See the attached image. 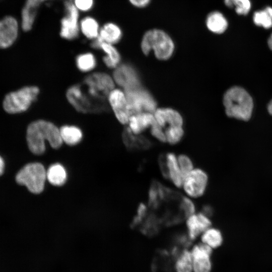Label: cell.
Wrapping results in <instances>:
<instances>
[{
    "instance_id": "d6986e66",
    "label": "cell",
    "mask_w": 272,
    "mask_h": 272,
    "mask_svg": "<svg viewBox=\"0 0 272 272\" xmlns=\"http://www.w3.org/2000/svg\"><path fill=\"white\" fill-rule=\"evenodd\" d=\"M123 37L121 28L113 22H107L101 26L99 37L104 42L115 45Z\"/></svg>"
},
{
    "instance_id": "4dcf8cb0",
    "label": "cell",
    "mask_w": 272,
    "mask_h": 272,
    "mask_svg": "<svg viewBox=\"0 0 272 272\" xmlns=\"http://www.w3.org/2000/svg\"><path fill=\"white\" fill-rule=\"evenodd\" d=\"M224 3L230 8H235L236 12L239 15L247 14L251 8L249 0H224Z\"/></svg>"
},
{
    "instance_id": "cb8c5ba5",
    "label": "cell",
    "mask_w": 272,
    "mask_h": 272,
    "mask_svg": "<svg viewBox=\"0 0 272 272\" xmlns=\"http://www.w3.org/2000/svg\"><path fill=\"white\" fill-rule=\"evenodd\" d=\"M66 171L64 167L59 163L51 165L46 171V179L53 185H62L66 182Z\"/></svg>"
},
{
    "instance_id": "5bb4252c",
    "label": "cell",
    "mask_w": 272,
    "mask_h": 272,
    "mask_svg": "<svg viewBox=\"0 0 272 272\" xmlns=\"http://www.w3.org/2000/svg\"><path fill=\"white\" fill-rule=\"evenodd\" d=\"M185 225L187 235L192 241L211 227L212 221L210 217L201 212H196L186 218Z\"/></svg>"
},
{
    "instance_id": "ba28073f",
    "label": "cell",
    "mask_w": 272,
    "mask_h": 272,
    "mask_svg": "<svg viewBox=\"0 0 272 272\" xmlns=\"http://www.w3.org/2000/svg\"><path fill=\"white\" fill-rule=\"evenodd\" d=\"M209 183V176L202 169L195 167L184 177L181 188L185 196L196 199L206 193Z\"/></svg>"
},
{
    "instance_id": "9c48e42d",
    "label": "cell",
    "mask_w": 272,
    "mask_h": 272,
    "mask_svg": "<svg viewBox=\"0 0 272 272\" xmlns=\"http://www.w3.org/2000/svg\"><path fill=\"white\" fill-rule=\"evenodd\" d=\"M124 90L131 115L143 111L151 113L156 110V103L155 99L147 90L141 86Z\"/></svg>"
},
{
    "instance_id": "b9f144b4",
    "label": "cell",
    "mask_w": 272,
    "mask_h": 272,
    "mask_svg": "<svg viewBox=\"0 0 272 272\" xmlns=\"http://www.w3.org/2000/svg\"><path fill=\"white\" fill-rule=\"evenodd\" d=\"M267 111L272 115V99L269 102L267 105Z\"/></svg>"
},
{
    "instance_id": "d590c367",
    "label": "cell",
    "mask_w": 272,
    "mask_h": 272,
    "mask_svg": "<svg viewBox=\"0 0 272 272\" xmlns=\"http://www.w3.org/2000/svg\"><path fill=\"white\" fill-rule=\"evenodd\" d=\"M147 213V206L144 203H141L138 206L137 215L133 218L131 224V227H135L142 223L144 218L146 217Z\"/></svg>"
},
{
    "instance_id": "8fae6325",
    "label": "cell",
    "mask_w": 272,
    "mask_h": 272,
    "mask_svg": "<svg viewBox=\"0 0 272 272\" xmlns=\"http://www.w3.org/2000/svg\"><path fill=\"white\" fill-rule=\"evenodd\" d=\"M107 101L118 121L123 124H127L131 113L124 91L114 88L109 93Z\"/></svg>"
},
{
    "instance_id": "7c38bea8",
    "label": "cell",
    "mask_w": 272,
    "mask_h": 272,
    "mask_svg": "<svg viewBox=\"0 0 272 272\" xmlns=\"http://www.w3.org/2000/svg\"><path fill=\"white\" fill-rule=\"evenodd\" d=\"M213 249L201 242L194 245L190 250L193 272H211Z\"/></svg>"
},
{
    "instance_id": "44dd1931",
    "label": "cell",
    "mask_w": 272,
    "mask_h": 272,
    "mask_svg": "<svg viewBox=\"0 0 272 272\" xmlns=\"http://www.w3.org/2000/svg\"><path fill=\"white\" fill-rule=\"evenodd\" d=\"M207 29L212 33L221 34L227 29L228 23L224 15L219 11H213L207 16L206 19Z\"/></svg>"
},
{
    "instance_id": "83f0119b",
    "label": "cell",
    "mask_w": 272,
    "mask_h": 272,
    "mask_svg": "<svg viewBox=\"0 0 272 272\" xmlns=\"http://www.w3.org/2000/svg\"><path fill=\"white\" fill-rule=\"evenodd\" d=\"M37 10V8L25 4L21 13V26L24 31H29L32 28Z\"/></svg>"
},
{
    "instance_id": "ab89813d",
    "label": "cell",
    "mask_w": 272,
    "mask_h": 272,
    "mask_svg": "<svg viewBox=\"0 0 272 272\" xmlns=\"http://www.w3.org/2000/svg\"><path fill=\"white\" fill-rule=\"evenodd\" d=\"M201 212L208 217H211L213 214L214 210L211 206L207 204L202 206Z\"/></svg>"
},
{
    "instance_id": "8992f818",
    "label": "cell",
    "mask_w": 272,
    "mask_h": 272,
    "mask_svg": "<svg viewBox=\"0 0 272 272\" xmlns=\"http://www.w3.org/2000/svg\"><path fill=\"white\" fill-rule=\"evenodd\" d=\"M15 179L18 184L25 186L30 192L39 194L44 188L46 170L40 163H30L18 171Z\"/></svg>"
},
{
    "instance_id": "7a4b0ae2",
    "label": "cell",
    "mask_w": 272,
    "mask_h": 272,
    "mask_svg": "<svg viewBox=\"0 0 272 272\" xmlns=\"http://www.w3.org/2000/svg\"><path fill=\"white\" fill-rule=\"evenodd\" d=\"M26 141L29 150L34 155H40L46 150V141L54 149L62 143L59 128L51 121L38 119L31 122L26 130Z\"/></svg>"
},
{
    "instance_id": "74e56055",
    "label": "cell",
    "mask_w": 272,
    "mask_h": 272,
    "mask_svg": "<svg viewBox=\"0 0 272 272\" xmlns=\"http://www.w3.org/2000/svg\"><path fill=\"white\" fill-rule=\"evenodd\" d=\"M133 7L138 8H143L147 7L151 0H128Z\"/></svg>"
},
{
    "instance_id": "8d00e7d4",
    "label": "cell",
    "mask_w": 272,
    "mask_h": 272,
    "mask_svg": "<svg viewBox=\"0 0 272 272\" xmlns=\"http://www.w3.org/2000/svg\"><path fill=\"white\" fill-rule=\"evenodd\" d=\"M151 127V132L153 136L161 142H166L165 133L163 131L162 127L159 125L156 121Z\"/></svg>"
},
{
    "instance_id": "7402d4cb",
    "label": "cell",
    "mask_w": 272,
    "mask_h": 272,
    "mask_svg": "<svg viewBox=\"0 0 272 272\" xmlns=\"http://www.w3.org/2000/svg\"><path fill=\"white\" fill-rule=\"evenodd\" d=\"M59 130L63 143L67 145H76L83 139V131L79 127L76 125H64L59 128Z\"/></svg>"
},
{
    "instance_id": "e0dca14e",
    "label": "cell",
    "mask_w": 272,
    "mask_h": 272,
    "mask_svg": "<svg viewBox=\"0 0 272 272\" xmlns=\"http://www.w3.org/2000/svg\"><path fill=\"white\" fill-rule=\"evenodd\" d=\"M156 122L154 116L150 112H142L130 115L128 122L129 130L135 134H139Z\"/></svg>"
},
{
    "instance_id": "484cf974",
    "label": "cell",
    "mask_w": 272,
    "mask_h": 272,
    "mask_svg": "<svg viewBox=\"0 0 272 272\" xmlns=\"http://www.w3.org/2000/svg\"><path fill=\"white\" fill-rule=\"evenodd\" d=\"M202 243L212 249L219 247L222 244L223 239L221 231L212 226L206 229L200 236Z\"/></svg>"
},
{
    "instance_id": "1f68e13d",
    "label": "cell",
    "mask_w": 272,
    "mask_h": 272,
    "mask_svg": "<svg viewBox=\"0 0 272 272\" xmlns=\"http://www.w3.org/2000/svg\"><path fill=\"white\" fill-rule=\"evenodd\" d=\"M177 160L184 177L195 168L193 161L187 155L180 154L178 155Z\"/></svg>"
},
{
    "instance_id": "603a6c76",
    "label": "cell",
    "mask_w": 272,
    "mask_h": 272,
    "mask_svg": "<svg viewBox=\"0 0 272 272\" xmlns=\"http://www.w3.org/2000/svg\"><path fill=\"white\" fill-rule=\"evenodd\" d=\"M122 138L128 149H146L151 145L150 142L146 138L133 133L128 127L124 130Z\"/></svg>"
},
{
    "instance_id": "836d02e7",
    "label": "cell",
    "mask_w": 272,
    "mask_h": 272,
    "mask_svg": "<svg viewBox=\"0 0 272 272\" xmlns=\"http://www.w3.org/2000/svg\"><path fill=\"white\" fill-rule=\"evenodd\" d=\"M72 1L80 13H89L95 6V0H72Z\"/></svg>"
},
{
    "instance_id": "d6a6232c",
    "label": "cell",
    "mask_w": 272,
    "mask_h": 272,
    "mask_svg": "<svg viewBox=\"0 0 272 272\" xmlns=\"http://www.w3.org/2000/svg\"><path fill=\"white\" fill-rule=\"evenodd\" d=\"M180 208L185 218L196 213V206L192 199L186 196L181 198Z\"/></svg>"
},
{
    "instance_id": "f35d334b",
    "label": "cell",
    "mask_w": 272,
    "mask_h": 272,
    "mask_svg": "<svg viewBox=\"0 0 272 272\" xmlns=\"http://www.w3.org/2000/svg\"><path fill=\"white\" fill-rule=\"evenodd\" d=\"M52 0H26V4L38 8L39 6L43 3Z\"/></svg>"
},
{
    "instance_id": "277c9868",
    "label": "cell",
    "mask_w": 272,
    "mask_h": 272,
    "mask_svg": "<svg viewBox=\"0 0 272 272\" xmlns=\"http://www.w3.org/2000/svg\"><path fill=\"white\" fill-rule=\"evenodd\" d=\"M141 47L144 54L147 55L153 50L155 56L162 60L170 58L175 50V44L171 37L159 29H152L146 32L143 36Z\"/></svg>"
},
{
    "instance_id": "4fadbf2b",
    "label": "cell",
    "mask_w": 272,
    "mask_h": 272,
    "mask_svg": "<svg viewBox=\"0 0 272 272\" xmlns=\"http://www.w3.org/2000/svg\"><path fill=\"white\" fill-rule=\"evenodd\" d=\"M112 78L115 84L124 90L140 86V79L135 69L127 63L120 64L114 69Z\"/></svg>"
},
{
    "instance_id": "ee69618b",
    "label": "cell",
    "mask_w": 272,
    "mask_h": 272,
    "mask_svg": "<svg viewBox=\"0 0 272 272\" xmlns=\"http://www.w3.org/2000/svg\"><path fill=\"white\" fill-rule=\"evenodd\" d=\"M70 1H72V0H70Z\"/></svg>"
},
{
    "instance_id": "6da1fadb",
    "label": "cell",
    "mask_w": 272,
    "mask_h": 272,
    "mask_svg": "<svg viewBox=\"0 0 272 272\" xmlns=\"http://www.w3.org/2000/svg\"><path fill=\"white\" fill-rule=\"evenodd\" d=\"M112 77L104 72H95L82 82L69 87L66 97L70 104L82 113H100L109 109L107 98L114 88Z\"/></svg>"
},
{
    "instance_id": "ac0fdd59",
    "label": "cell",
    "mask_w": 272,
    "mask_h": 272,
    "mask_svg": "<svg viewBox=\"0 0 272 272\" xmlns=\"http://www.w3.org/2000/svg\"><path fill=\"white\" fill-rule=\"evenodd\" d=\"M154 117L156 122L163 127L169 126H182L183 118L180 113L171 108H159L154 111Z\"/></svg>"
},
{
    "instance_id": "3957f363",
    "label": "cell",
    "mask_w": 272,
    "mask_h": 272,
    "mask_svg": "<svg viewBox=\"0 0 272 272\" xmlns=\"http://www.w3.org/2000/svg\"><path fill=\"white\" fill-rule=\"evenodd\" d=\"M223 104L228 116L243 121L250 119L253 101L244 88L233 86L229 89L224 95Z\"/></svg>"
},
{
    "instance_id": "e575fe53",
    "label": "cell",
    "mask_w": 272,
    "mask_h": 272,
    "mask_svg": "<svg viewBox=\"0 0 272 272\" xmlns=\"http://www.w3.org/2000/svg\"><path fill=\"white\" fill-rule=\"evenodd\" d=\"M160 199L158 191L157 184H154L151 186L148 192V200L150 206L153 208L158 207Z\"/></svg>"
},
{
    "instance_id": "4316f807",
    "label": "cell",
    "mask_w": 272,
    "mask_h": 272,
    "mask_svg": "<svg viewBox=\"0 0 272 272\" xmlns=\"http://www.w3.org/2000/svg\"><path fill=\"white\" fill-rule=\"evenodd\" d=\"M77 69L81 72L89 73L93 71L97 64L95 55L91 52H85L78 54L75 59Z\"/></svg>"
},
{
    "instance_id": "5b68a950",
    "label": "cell",
    "mask_w": 272,
    "mask_h": 272,
    "mask_svg": "<svg viewBox=\"0 0 272 272\" xmlns=\"http://www.w3.org/2000/svg\"><path fill=\"white\" fill-rule=\"evenodd\" d=\"M39 93V88L36 86H25L11 92L4 98L3 109L9 114L24 112L37 100Z\"/></svg>"
},
{
    "instance_id": "7bdbcfd3",
    "label": "cell",
    "mask_w": 272,
    "mask_h": 272,
    "mask_svg": "<svg viewBox=\"0 0 272 272\" xmlns=\"http://www.w3.org/2000/svg\"><path fill=\"white\" fill-rule=\"evenodd\" d=\"M268 45L269 48L272 50V34L268 39Z\"/></svg>"
},
{
    "instance_id": "ffe728a7",
    "label": "cell",
    "mask_w": 272,
    "mask_h": 272,
    "mask_svg": "<svg viewBox=\"0 0 272 272\" xmlns=\"http://www.w3.org/2000/svg\"><path fill=\"white\" fill-rule=\"evenodd\" d=\"M101 26L96 18L86 15L80 19V33L87 39L92 41L99 36Z\"/></svg>"
},
{
    "instance_id": "52a82bcc",
    "label": "cell",
    "mask_w": 272,
    "mask_h": 272,
    "mask_svg": "<svg viewBox=\"0 0 272 272\" xmlns=\"http://www.w3.org/2000/svg\"><path fill=\"white\" fill-rule=\"evenodd\" d=\"M64 14L60 21L59 33L66 40H74L80 34L79 24L80 12L72 1L65 0L63 3Z\"/></svg>"
},
{
    "instance_id": "f1b7e54d",
    "label": "cell",
    "mask_w": 272,
    "mask_h": 272,
    "mask_svg": "<svg viewBox=\"0 0 272 272\" xmlns=\"http://www.w3.org/2000/svg\"><path fill=\"white\" fill-rule=\"evenodd\" d=\"M253 20L254 24L265 29L272 27V8L267 7L263 10L254 13Z\"/></svg>"
},
{
    "instance_id": "2e32d148",
    "label": "cell",
    "mask_w": 272,
    "mask_h": 272,
    "mask_svg": "<svg viewBox=\"0 0 272 272\" xmlns=\"http://www.w3.org/2000/svg\"><path fill=\"white\" fill-rule=\"evenodd\" d=\"M91 46L104 52L103 61L107 67L114 69L120 64L121 56L114 45L103 41L98 36L91 41Z\"/></svg>"
},
{
    "instance_id": "60d3db41",
    "label": "cell",
    "mask_w": 272,
    "mask_h": 272,
    "mask_svg": "<svg viewBox=\"0 0 272 272\" xmlns=\"http://www.w3.org/2000/svg\"><path fill=\"white\" fill-rule=\"evenodd\" d=\"M5 161L3 158L0 156V176L2 175L5 170Z\"/></svg>"
},
{
    "instance_id": "9a60e30c",
    "label": "cell",
    "mask_w": 272,
    "mask_h": 272,
    "mask_svg": "<svg viewBox=\"0 0 272 272\" xmlns=\"http://www.w3.org/2000/svg\"><path fill=\"white\" fill-rule=\"evenodd\" d=\"M18 24L12 16H6L0 20V48L11 46L18 35Z\"/></svg>"
},
{
    "instance_id": "f546056e",
    "label": "cell",
    "mask_w": 272,
    "mask_h": 272,
    "mask_svg": "<svg viewBox=\"0 0 272 272\" xmlns=\"http://www.w3.org/2000/svg\"><path fill=\"white\" fill-rule=\"evenodd\" d=\"M165 133L166 142L170 145H175L181 140L184 131L182 126H169Z\"/></svg>"
},
{
    "instance_id": "d4e9b609",
    "label": "cell",
    "mask_w": 272,
    "mask_h": 272,
    "mask_svg": "<svg viewBox=\"0 0 272 272\" xmlns=\"http://www.w3.org/2000/svg\"><path fill=\"white\" fill-rule=\"evenodd\" d=\"M173 266L174 272H193L190 250L185 249L176 254Z\"/></svg>"
},
{
    "instance_id": "30bf717a",
    "label": "cell",
    "mask_w": 272,
    "mask_h": 272,
    "mask_svg": "<svg viewBox=\"0 0 272 272\" xmlns=\"http://www.w3.org/2000/svg\"><path fill=\"white\" fill-rule=\"evenodd\" d=\"M159 167L164 178L169 180L177 188H181L184 175L177 160V156L169 152L159 159Z\"/></svg>"
}]
</instances>
